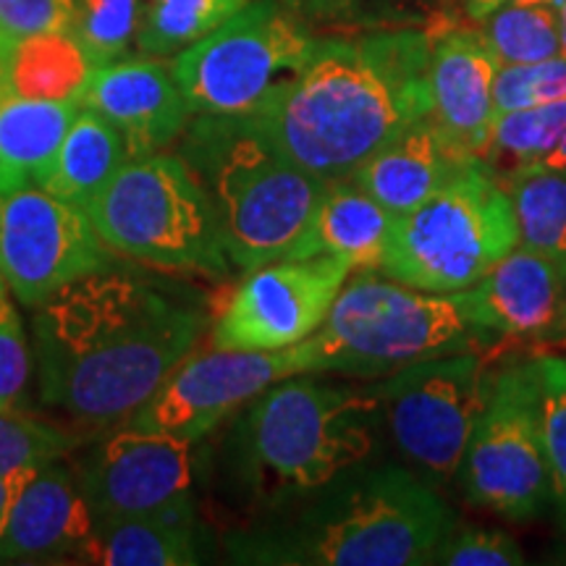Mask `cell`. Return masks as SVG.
<instances>
[{"label":"cell","instance_id":"cell-17","mask_svg":"<svg viewBox=\"0 0 566 566\" xmlns=\"http://www.w3.org/2000/svg\"><path fill=\"white\" fill-rule=\"evenodd\" d=\"M95 527L80 478L61 459L38 467L21 483L0 537V564H48L76 556Z\"/></svg>","mask_w":566,"mask_h":566},{"label":"cell","instance_id":"cell-13","mask_svg":"<svg viewBox=\"0 0 566 566\" xmlns=\"http://www.w3.org/2000/svg\"><path fill=\"white\" fill-rule=\"evenodd\" d=\"M317 373L313 338L275 352L216 349L189 354L166 384L129 417L139 428L200 441L218 422L283 378Z\"/></svg>","mask_w":566,"mask_h":566},{"label":"cell","instance_id":"cell-25","mask_svg":"<svg viewBox=\"0 0 566 566\" xmlns=\"http://www.w3.org/2000/svg\"><path fill=\"white\" fill-rule=\"evenodd\" d=\"M92 63L69 30L21 40L0 66V95L27 101H82Z\"/></svg>","mask_w":566,"mask_h":566},{"label":"cell","instance_id":"cell-32","mask_svg":"<svg viewBox=\"0 0 566 566\" xmlns=\"http://www.w3.org/2000/svg\"><path fill=\"white\" fill-rule=\"evenodd\" d=\"M76 446V438L38 417L0 409V475L38 470L63 459Z\"/></svg>","mask_w":566,"mask_h":566},{"label":"cell","instance_id":"cell-27","mask_svg":"<svg viewBox=\"0 0 566 566\" xmlns=\"http://www.w3.org/2000/svg\"><path fill=\"white\" fill-rule=\"evenodd\" d=\"M250 0H145L137 48L147 59H174L216 32Z\"/></svg>","mask_w":566,"mask_h":566},{"label":"cell","instance_id":"cell-9","mask_svg":"<svg viewBox=\"0 0 566 566\" xmlns=\"http://www.w3.org/2000/svg\"><path fill=\"white\" fill-rule=\"evenodd\" d=\"M315 42L275 0H250L174 55L171 74L195 116H247L292 80Z\"/></svg>","mask_w":566,"mask_h":566},{"label":"cell","instance_id":"cell-20","mask_svg":"<svg viewBox=\"0 0 566 566\" xmlns=\"http://www.w3.org/2000/svg\"><path fill=\"white\" fill-rule=\"evenodd\" d=\"M475 160L424 116L367 158L349 179L394 216H405Z\"/></svg>","mask_w":566,"mask_h":566},{"label":"cell","instance_id":"cell-29","mask_svg":"<svg viewBox=\"0 0 566 566\" xmlns=\"http://www.w3.org/2000/svg\"><path fill=\"white\" fill-rule=\"evenodd\" d=\"M488 51L501 66H522L562 55L558 13L548 6L512 3L501 6L491 17L480 21Z\"/></svg>","mask_w":566,"mask_h":566},{"label":"cell","instance_id":"cell-12","mask_svg":"<svg viewBox=\"0 0 566 566\" xmlns=\"http://www.w3.org/2000/svg\"><path fill=\"white\" fill-rule=\"evenodd\" d=\"M352 268L334 254L279 260L252 268L212 323L216 349L275 352L307 342L323 328Z\"/></svg>","mask_w":566,"mask_h":566},{"label":"cell","instance_id":"cell-8","mask_svg":"<svg viewBox=\"0 0 566 566\" xmlns=\"http://www.w3.org/2000/svg\"><path fill=\"white\" fill-rule=\"evenodd\" d=\"M520 244L512 200L485 163H470L428 200L396 216L378 273L433 294L475 286Z\"/></svg>","mask_w":566,"mask_h":566},{"label":"cell","instance_id":"cell-7","mask_svg":"<svg viewBox=\"0 0 566 566\" xmlns=\"http://www.w3.org/2000/svg\"><path fill=\"white\" fill-rule=\"evenodd\" d=\"M111 252L174 273L229 271L210 200L181 155L129 158L87 208Z\"/></svg>","mask_w":566,"mask_h":566},{"label":"cell","instance_id":"cell-14","mask_svg":"<svg viewBox=\"0 0 566 566\" xmlns=\"http://www.w3.org/2000/svg\"><path fill=\"white\" fill-rule=\"evenodd\" d=\"M87 212L42 187L0 197V275L13 300L40 307L69 283L111 268Z\"/></svg>","mask_w":566,"mask_h":566},{"label":"cell","instance_id":"cell-26","mask_svg":"<svg viewBox=\"0 0 566 566\" xmlns=\"http://www.w3.org/2000/svg\"><path fill=\"white\" fill-rule=\"evenodd\" d=\"M501 184L512 200L520 244L566 273V171L535 163Z\"/></svg>","mask_w":566,"mask_h":566},{"label":"cell","instance_id":"cell-35","mask_svg":"<svg viewBox=\"0 0 566 566\" xmlns=\"http://www.w3.org/2000/svg\"><path fill=\"white\" fill-rule=\"evenodd\" d=\"M32 354L9 283L0 275V409H13L30 380Z\"/></svg>","mask_w":566,"mask_h":566},{"label":"cell","instance_id":"cell-24","mask_svg":"<svg viewBox=\"0 0 566 566\" xmlns=\"http://www.w3.org/2000/svg\"><path fill=\"white\" fill-rule=\"evenodd\" d=\"M126 160L129 150L116 126L82 105L42 189L84 210L108 187Z\"/></svg>","mask_w":566,"mask_h":566},{"label":"cell","instance_id":"cell-10","mask_svg":"<svg viewBox=\"0 0 566 566\" xmlns=\"http://www.w3.org/2000/svg\"><path fill=\"white\" fill-rule=\"evenodd\" d=\"M495 375L483 352H459L401 367L375 391L401 459L436 491L457 480Z\"/></svg>","mask_w":566,"mask_h":566},{"label":"cell","instance_id":"cell-2","mask_svg":"<svg viewBox=\"0 0 566 566\" xmlns=\"http://www.w3.org/2000/svg\"><path fill=\"white\" fill-rule=\"evenodd\" d=\"M430 45L433 38L420 32L315 42L292 80L242 118L304 171L325 181L349 179L380 147L430 116Z\"/></svg>","mask_w":566,"mask_h":566},{"label":"cell","instance_id":"cell-1","mask_svg":"<svg viewBox=\"0 0 566 566\" xmlns=\"http://www.w3.org/2000/svg\"><path fill=\"white\" fill-rule=\"evenodd\" d=\"M205 315L147 281L90 273L34 307L40 396L87 424L132 417L200 342Z\"/></svg>","mask_w":566,"mask_h":566},{"label":"cell","instance_id":"cell-34","mask_svg":"<svg viewBox=\"0 0 566 566\" xmlns=\"http://www.w3.org/2000/svg\"><path fill=\"white\" fill-rule=\"evenodd\" d=\"M443 566H522L525 551L504 530L457 525L438 543L433 562Z\"/></svg>","mask_w":566,"mask_h":566},{"label":"cell","instance_id":"cell-6","mask_svg":"<svg viewBox=\"0 0 566 566\" xmlns=\"http://www.w3.org/2000/svg\"><path fill=\"white\" fill-rule=\"evenodd\" d=\"M378 415V394L321 384L302 373L252 399L239 438L260 483L304 495L373 457Z\"/></svg>","mask_w":566,"mask_h":566},{"label":"cell","instance_id":"cell-33","mask_svg":"<svg viewBox=\"0 0 566 566\" xmlns=\"http://www.w3.org/2000/svg\"><path fill=\"white\" fill-rule=\"evenodd\" d=\"M566 97V59L522 63V66H501L493 82V113H512L533 105L564 101Z\"/></svg>","mask_w":566,"mask_h":566},{"label":"cell","instance_id":"cell-38","mask_svg":"<svg viewBox=\"0 0 566 566\" xmlns=\"http://www.w3.org/2000/svg\"><path fill=\"white\" fill-rule=\"evenodd\" d=\"M512 3V0H464V9L475 21H483L485 17H491L493 11H499L501 6Z\"/></svg>","mask_w":566,"mask_h":566},{"label":"cell","instance_id":"cell-3","mask_svg":"<svg viewBox=\"0 0 566 566\" xmlns=\"http://www.w3.org/2000/svg\"><path fill=\"white\" fill-rule=\"evenodd\" d=\"M229 537L237 564L424 566L457 516L407 464L359 462Z\"/></svg>","mask_w":566,"mask_h":566},{"label":"cell","instance_id":"cell-40","mask_svg":"<svg viewBox=\"0 0 566 566\" xmlns=\"http://www.w3.org/2000/svg\"><path fill=\"white\" fill-rule=\"evenodd\" d=\"M558 13V34H562V55L566 59V0L556 9Z\"/></svg>","mask_w":566,"mask_h":566},{"label":"cell","instance_id":"cell-42","mask_svg":"<svg viewBox=\"0 0 566 566\" xmlns=\"http://www.w3.org/2000/svg\"><path fill=\"white\" fill-rule=\"evenodd\" d=\"M564 342H566V338H564Z\"/></svg>","mask_w":566,"mask_h":566},{"label":"cell","instance_id":"cell-31","mask_svg":"<svg viewBox=\"0 0 566 566\" xmlns=\"http://www.w3.org/2000/svg\"><path fill=\"white\" fill-rule=\"evenodd\" d=\"M145 0H76L69 32L80 42L92 69L122 61L137 42Z\"/></svg>","mask_w":566,"mask_h":566},{"label":"cell","instance_id":"cell-5","mask_svg":"<svg viewBox=\"0 0 566 566\" xmlns=\"http://www.w3.org/2000/svg\"><path fill=\"white\" fill-rule=\"evenodd\" d=\"M310 338L317 373L352 378H380L495 342L470 315L462 292H420L373 271L346 279L323 328Z\"/></svg>","mask_w":566,"mask_h":566},{"label":"cell","instance_id":"cell-4","mask_svg":"<svg viewBox=\"0 0 566 566\" xmlns=\"http://www.w3.org/2000/svg\"><path fill=\"white\" fill-rule=\"evenodd\" d=\"M181 158L208 195L231 265L296 260L328 181L286 158L242 116H197Z\"/></svg>","mask_w":566,"mask_h":566},{"label":"cell","instance_id":"cell-21","mask_svg":"<svg viewBox=\"0 0 566 566\" xmlns=\"http://www.w3.org/2000/svg\"><path fill=\"white\" fill-rule=\"evenodd\" d=\"M394 221V212L373 200L352 179L328 181L300 258L334 254L352 268V273H378Z\"/></svg>","mask_w":566,"mask_h":566},{"label":"cell","instance_id":"cell-23","mask_svg":"<svg viewBox=\"0 0 566 566\" xmlns=\"http://www.w3.org/2000/svg\"><path fill=\"white\" fill-rule=\"evenodd\" d=\"M195 514L113 520L92 527L76 551V564L189 566L202 562Z\"/></svg>","mask_w":566,"mask_h":566},{"label":"cell","instance_id":"cell-39","mask_svg":"<svg viewBox=\"0 0 566 566\" xmlns=\"http://www.w3.org/2000/svg\"><path fill=\"white\" fill-rule=\"evenodd\" d=\"M541 166H551V168H562V171H566V134L564 139L558 142V145L551 150L546 158L541 160Z\"/></svg>","mask_w":566,"mask_h":566},{"label":"cell","instance_id":"cell-15","mask_svg":"<svg viewBox=\"0 0 566 566\" xmlns=\"http://www.w3.org/2000/svg\"><path fill=\"white\" fill-rule=\"evenodd\" d=\"M76 478L95 525L195 514L187 438L126 422L92 449Z\"/></svg>","mask_w":566,"mask_h":566},{"label":"cell","instance_id":"cell-22","mask_svg":"<svg viewBox=\"0 0 566 566\" xmlns=\"http://www.w3.org/2000/svg\"><path fill=\"white\" fill-rule=\"evenodd\" d=\"M82 101H27L0 95V197L42 187Z\"/></svg>","mask_w":566,"mask_h":566},{"label":"cell","instance_id":"cell-18","mask_svg":"<svg viewBox=\"0 0 566 566\" xmlns=\"http://www.w3.org/2000/svg\"><path fill=\"white\" fill-rule=\"evenodd\" d=\"M493 61L480 30H451L430 45V118L459 150L483 158L493 126Z\"/></svg>","mask_w":566,"mask_h":566},{"label":"cell","instance_id":"cell-28","mask_svg":"<svg viewBox=\"0 0 566 566\" xmlns=\"http://www.w3.org/2000/svg\"><path fill=\"white\" fill-rule=\"evenodd\" d=\"M564 134L566 97L533 105V108L501 113L493 118L491 137H488L480 163H485L499 179H504L520 168L541 163L564 139Z\"/></svg>","mask_w":566,"mask_h":566},{"label":"cell","instance_id":"cell-36","mask_svg":"<svg viewBox=\"0 0 566 566\" xmlns=\"http://www.w3.org/2000/svg\"><path fill=\"white\" fill-rule=\"evenodd\" d=\"M76 0H0V66L21 40L69 30Z\"/></svg>","mask_w":566,"mask_h":566},{"label":"cell","instance_id":"cell-30","mask_svg":"<svg viewBox=\"0 0 566 566\" xmlns=\"http://www.w3.org/2000/svg\"><path fill=\"white\" fill-rule=\"evenodd\" d=\"M525 365L535 386L537 430L551 478V506L558 525L566 530V357L541 354Z\"/></svg>","mask_w":566,"mask_h":566},{"label":"cell","instance_id":"cell-19","mask_svg":"<svg viewBox=\"0 0 566 566\" xmlns=\"http://www.w3.org/2000/svg\"><path fill=\"white\" fill-rule=\"evenodd\" d=\"M566 273L516 244L475 286L462 289L470 315L495 342L546 331L562 310Z\"/></svg>","mask_w":566,"mask_h":566},{"label":"cell","instance_id":"cell-41","mask_svg":"<svg viewBox=\"0 0 566 566\" xmlns=\"http://www.w3.org/2000/svg\"><path fill=\"white\" fill-rule=\"evenodd\" d=\"M516 3H527V6H548V9H558L564 0H516Z\"/></svg>","mask_w":566,"mask_h":566},{"label":"cell","instance_id":"cell-11","mask_svg":"<svg viewBox=\"0 0 566 566\" xmlns=\"http://www.w3.org/2000/svg\"><path fill=\"white\" fill-rule=\"evenodd\" d=\"M457 478L470 504L516 525L537 520L551 506V478L527 365L501 367L495 375L491 401Z\"/></svg>","mask_w":566,"mask_h":566},{"label":"cell","instance_id":"cell-37","mask_svg":"<svg viewBox=\"0 0 566 566\" xmlns=\"http://www.w3.org/2000/svg\"><path fill=\"white\" fill-rule=\"evenodd\" d=\"M30 472L32 470L13 472V475H0V537H3L6 525H9L11 506H13V501H17L19 488H21V483H24Z\"/></svg>","mask_w":566,"mask_h":566},{"label":"cell","instance_id":"cell-16","mask_svg":"<svg viewBox=\"0 0 566 566\" xmlns=\"http://www.w3.org/2000/svg\"><path fill=\"white\" fill-rule=\"evenodd\" d=\"M82 105L116 126L129 158L163 153L187 132L195 116L171 66L166 69L160 59L147 55L92 71Z\"/></svg>","mask_w":566,"mask_h":566}]
</instances>
